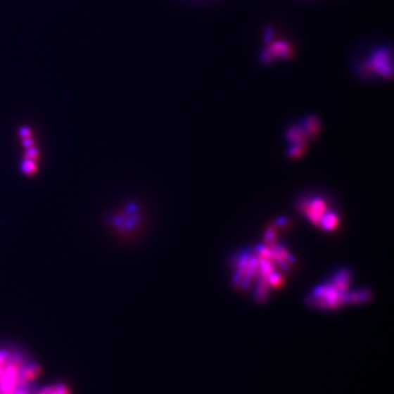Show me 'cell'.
Wrapping results in <instances>:
<instances>
[{"label":"cell","instance_id":"3957f363","mask_svg":"<svg viewBox=\"0 0 394 394\" xmlns=\"http://www.w3.org/2000/svg\"><path fill=\"white\" fill-rule=\"evenodd\" d=\"M303 131L309 136L315 135V133L319 129V122L317 118L310 116V117L305 118L303 124Z\"/></svg>","mask_w":394,"mask_h":394},{"label":"cell","instance_id":"277c9868","mask_svg":"<svg viewBox=\"0 0 394 394\" xmlns=\"http://www.w3.org/2000/svg\"><path fill=\"white\" fill-rule=\"evenodd\" d=\"M37 394H69V389L64 384H57V386L43 388Z\"/></svg>","mask_w":394,"mask_h":394},{"label":"cell","instance_id":"8992f818","mask_svg":"<svg viewBox=\"0 0 394 394\" xmlns=\"http://www.w3.org/2000/svg\"><path fill=\"white\" fill-rule=\"evenodd\" d=\"M272 39H273V30L272 29L266 30L265 42L266 43L272 42Z\"/></svg>","mask_w":394,"mask_h":394},{"label":"cell","instance_id":"6da1fadb","mask_svg":"<svg viewBox=\"0 0 394 394\" xmlns=\"http://www.w3.org/2000/svg\"><path fill=\"white\" fill-rule=\"evenodd\" d=\"M364 70L381 78H391L393 75V64L390 49L387 47H379L374 51L364 62Z\"/></svg>","mask_w":394,"mask_h":394},{"label":"cell","instance_id":"52a82bcc","mask_svg":"<svg viewBox=\"0 0 394 394\" xmlns=\"http://www.w3.org/2000/svg\"><path fill=\"white\" fill-rule=\"evenodd\" d=\"M30 134H31L30 133V129L27 127L23 128V129L20 131V135L23 136V138L29 137Z\"/></svg>","mask_w":394,"mask_h":394},{"label":"cell","instance_id":"5b68a950","mask_svg":"<svg viewBox=\"0 0 394 394\" xmlns=\"http://www.w3.org/2000/svg\"><path fill=\"white\" fill-rule=\"evenodd\" d=\"M35 167H37V165H35L33 159H27V160L23 163V172L27 173V174H31V173L34 172Z\"/></svg>","mask_w":394,"mask_h":394},{"label":"cell","instance_id":"7a4b0ae2","mask_svg":"<svg viewBox=\"0 0 394 394\" xmlns=\"http://www.w3.org/2000/svg\"><path fill=\"white\" fill-rule=\"evenodd\" d=\"M293 54L291 45L286 41L269 42V46L262 52L261 58L263 63H272L275 59H287Z\"/></svg>","mask_w":394,"mask_h":394}]
</instances>
